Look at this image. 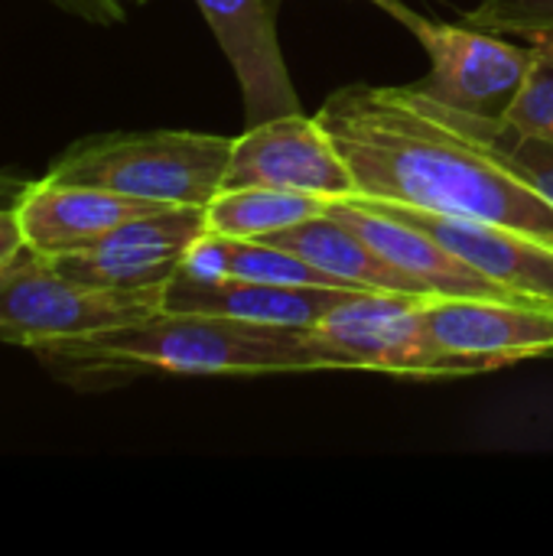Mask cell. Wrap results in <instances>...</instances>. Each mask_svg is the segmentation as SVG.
Listing matches in <instances>:
<instances>
[{
    "label": "cell",
    "mask_w": 553,
    "mask_h": 556,
    "mask_svg": "<svg viewBox=\"0 0 553 556\" xmlns=\"http://www.w3.org/2000/svg\"><path fill=\"white\" fill-rule=\"evenodd\" d=\"M316 117L355 176V199L492 222L553 244L551 202L417 85H352Z\"/></svg>",
    "instance_id": "cell-1"
},
{
    "label": "cell",
    "mask_w": 553,
    "mask_h": 556,
    "mask_svg": "<svg viewBox=\"0 0 553 556\" xmlns=\"http://www.w3.org/2000/svg\"><path fill=\"white\" fill-rule=\"evenodd\" d=\"M46 368L81 384L101 375H293L336 368L303 326H261L199 313H153L78 342L39 352Z\"/></svg>",
    "instance_id": "cell-2"
},
{
    "label": "cell",
    "mask_w": 553,
    "mask_h": 556,
    "mask_svg": "<svg viewBox=\"0 0 553 556\" xmlns=\"http://www.w3.org/2000/svg\"><path fill=\"white\" fill-rule=\"evenodd\" d=\"M235 137L147 130L91 137L46 173L49 182L95 186L160 205H209L222 189Z\"/></svg>",
    "instance_id": "cell-3"
},
{
    "label": "cell",
    "mask_w": 553,
    "mask_h": 556,
    "mask_svg": "<svg viewBox=\"0 0 553 556\" xmlns=\"http://www.w3.org/2000/svg\"><path fill=\"white\" fill-rule=\"evenodd\" d=\"M163 290H101L62 277L49 257L23 248L0 267V342L49 352L85 336L160 313Z\"/></svg>",
    "instance_id": "cell-4"
},
{
    "label": "cell",
    "mask_w": 553,
    "mask_h": 556,
    "mask_svg": "<svg viewBox=\"0 0 553 556\" xmlns=\"http://www.w3.org/2000/svg\"><path fill=\"white\" fill-rule=\"evenodd\" d=\"M394 20H401L430 55V75L417 88L443 108L505 117L528 65L531 46H515L499 33L469 23H440L407 10L398 0H375Z\"/></svg>",
    "instance_id": "cell-5"
},
{
    "label": "cell",
    "mask_w": 553,
    "mask_h": 556,
    "mask_svg": "<svg viewBox=\"0 0 553 556\" xmlns=\"http://www.w3.org/2000/svg\"><path fill=\"white\" fill-rule=\"evenodd\" d=\"M424 300L427 296L355 290L316 326V336L342 371L460 378L430 339Z\"/></svg>",
    "instance_id": "cell-6"
},
{
    "label": "cell",
    "mask_w": 553,
    "mask_h": 556,
    "mask_svg": "<svg viewBox=\"0 0 553 556\" xmlns=\"http://www.w3.org/2000/svg\"><path fill=\"white\" fill-rule=\"evenodd\" d=\"M264 186L280 192H306L326 202L355 199L359 186L339 147L310 114H284L248 127L231 143L222 189Z\"/></svg>",
    "instance_id": "cell-7"
},
{
    "label": "cell",
    "mask_w": 553,
    "mask_h": 556,
    "mask_svg": "<svg viewBox=\"0 0 553 556\" xmlns=\"http://www.w3.org/2000/svg\"><path fill=\"white\" fill-rule=\"evenodd\" d=\"M205 235L202 205H169L130 218L95 244L49 257V264L85 287L101 290H163L183 267L189 248Z\"/></svg>",
    "instance_id": "cell-8"
},
{
    "label": "cell",
    "mask_w": 553,
    "mask_h": 556,
    "mask_svg": "<svg viewBox=\"0 0 553 556\" xmlns=\"http://www.w3.org/2000/svg\"><path fill=\"white\" fill-rule=\"evenodd\" d=\"M424 319L433 345L460 378L553 355V306L479 296H427Z\"/></svg>",
    "instance_id": "cell-9"
},
{
    "label": "cell",
    "mask_w": 553,
    "mask_h": 556,
    "mask_svg": "<svg viewBox=\"0 0 553 556\" xmlns=\"http://www.w3.org/2000/svg\"><path fill=\"white\" fill-rule=\"evenodd\" d=\"M368 205L427 231L430 238H437L443 248H450L456 257L473 264L482 277L505 287L508 293L528 303L553 306V244L548 241L492 222L453 218V215L420 212L391 202H368Z\"/></svg>",
    "instance_id": "cell-10"
},
{
    "label": "cell",
    "mask_w": 553,
    "mask_h": 556,
    "mask_svg": "<svg viewBox=\"0 0 553 556\" xmlns=\"http://www.w3.org/2000/svg\"><path fill=\"white\" fill-rule=\"evenodd\" d=\"M218 46L225 49L244 98L248 127L300 114V94L284 62L274 10L267 0H196Z\"/></svg>",
    "instance_id": "cell-11"
},
{
    "label": "cell",
    "mask_w": 553,
    "mask_h": 556,
    "mask_svg": "<svg viewBox=\"0 0 553 556\" xmlns=\"http://www.w3.org/2000/svg\"><path fill=\"white\" fill-rule=\"evenodd\" d=\"M352 287H284L244 277H192L176 270L160 296V313L225 316L261 326H319Z\"/></svg>",
    "instance_id": "cell-12"
},
{
    "label": "cell",
    "mask_w": 553,
    "mask_h": 556,
    "mask_svg": "<svg viewBox=\"0 0 553 556\" xmlns=\"http://www.w3.org/2000/svg\"><path fill=\"white\" fill-rule=\"evenodd\" d=\"M169 205L130 199L121 192L95 189V186H75V182H49L33 179L26 195L16 205V218L23 228L26 248H33L42 257H59L81 251L114 231L117 225L160 212Z\"/></svg>",
    "instance_id": "cell-13"
},
{
    "label": "cell",
    "mask_w": 553,
    "mask_h": 556,
    "mask_svg": "<svg viewBox=\"0 0 553 556\" xmlns=\"http://www.w3.org/2000/svg\"><path fill=\"white\" fill-rule=\"evenodd\" d=\"M329 215L336 222H342L345 228H352L375 251H381L391 264L407 270L417 283H424V290L430 296H479V300L528 303V300L508 293L505 287L492 283L489 277H482L473 264L456 257L450 248H443L427 231H420V228H414L394 215H385L362 199L329 202Z\"/></svg>",
    "instance_id": "cell-14"
},
{
    "label": "cell",
    "mask_w": 553,
    "mask_h": 556,
    "mask_svg": "<svg viewBox=\"0 0 553 556\" xmlns=\"http://www.w3.org/2000/svg\"><path fill=\"white\" fill-rule=\"evenodd\" d=\"M277 248H287L310 261L313 267L326 270L345 287L355 290H381V293H404V296H430L424 283H417L407 270L391 264L381 251H375L368 241H362L352 228L336 222L329 212L316 215L310 222H300L293 228H284L271 238Z\"/></svg>",
    "instance_id": "cell-15"
},
{
    "label": "cell",
    "mask_w": 553,
    "mask_h": 556,
    "mask_svg": "<svg viewBox=\"0 0 553 556\" xmlns=\"http://www.w3.org/2000/svg\"><path fill=\"white\" fill-rule=\"evenodd\" d=\"M329 202L306 192H280L264 186L218 189L205 205V231L222 238L261 241L316 215H326Z\"/></svg>",
    "instance_id": "cell-16"
},
{
    "label": "cell",
    "mask_w": 553,
    "mask_h": 556,
    "mask_svg": "<svg viewBox=\"0 0 553 556\" xmlns=\"http://www.w3.org/2000/svg\"><path fill=\"white\" fill-rule=\"evenodd\" d=\"M453 117L473 137H479L492 153H499L525 182H531L553 205V137L518 130L502 117H482V114H466V111H453Z\"/></svg>",
    "instance_id": "cell-17"
},
{
    "label": "cell",
    "mask_w": 553,
    "mask_h": 556,
    "mask_svg": "<svg viewBox=\"0 0 553 556\" xmlns=\"http://www.w3.org/2000/svg\"><path fill=\"white\" fill-rule=\"evenodd\" d=\"M528 46H531L528 75L502 121L528 134L553 137V33L528 36Z\"/></svg>",
    "instance_id": "cell-18"
},
{
    "label": "cell",
    "mask_w": 553,
    "mask_h": 556,
    "mask_svg": "<svg viewBox=\"0 0 553 556\" xmlns=\"http://www.w3.org/2000/svg\"><path fill=\"white\" fill-rule=\"evenodd\" d=\"M463 23L499 36L553 33V0H479Z\"/></svg>",
    "instance_id": "cell-19"
},
{
    "label": "cell",
    "mask_w": 553,
    "mask_h": 556,
    "mask_svg": "<svg viewBox=\"0 0 553 556\" xmlns=\"http://www.w3.org/2000/svg\"><path fill=\"white\" fill-rule=\"evenodd\" d=\"M52 7L85 20V23H98V26H111L121 23L127 16V0H49Z\"/></svg>",
    "instance_id": "cell-20"
},
{
    "label": "cell",
    "mask_w": 553,
    "mask_h": 556,
    "mask_svg": "<svg viewBox=\"0 0 553 556\" xmlns=\"http://www.w3.org/2000/svg\"><path fill=\"white\" fill-rule=\"evenodd\" d=\"M23 248H26V241H23L16 208H0V267L10 264Z\"/></svg>",
    "instance_id": "cell-21"
},
{
    "label": "cell",
    "mask_w": 553,
    "mask_h": 556,
    "mask_svg": "<svg viewBox=\"0 0 553 556\" xmlns=\"http://www.w3.org/2000/svg\"><path fill=\"white\" fill-rule=\"evenodd\" d=\"M29 186H33V179L0 169V208H16Z\"/></svg>",
    "instance_id": "cell-22"
}]
</instances>
